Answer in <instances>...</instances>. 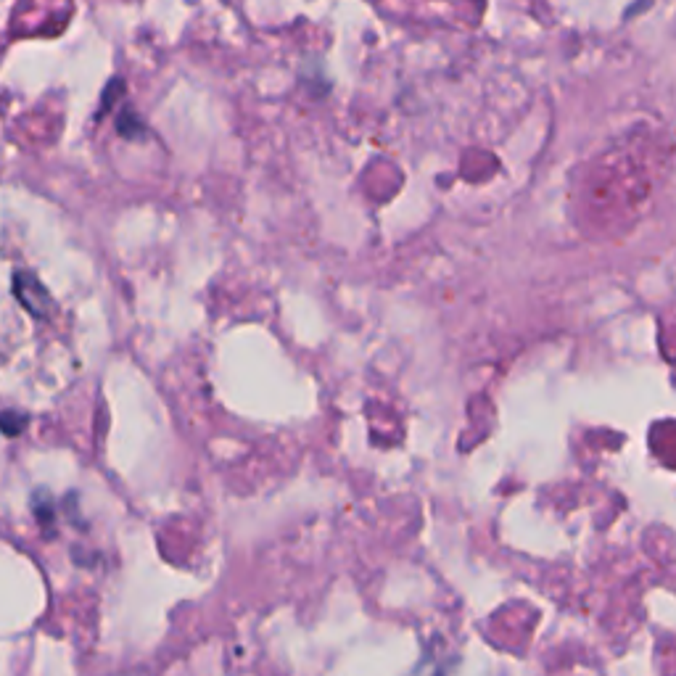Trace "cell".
I'll return each instance as SVG.
<instances>
[{"label": "cell", "instance_id": "6da1fadb", "mask_svg": "<svg viewBox=\"0 0 676 676\" xmlns=\"http://www.w3.org/2000/svg\"><path fill=\"white\" fill-rule=\"evenodd\" d=\"M11 288H14V296L19 299V304H22L32 317H37V320H51L53 302L43 283L35 278V272L16 270L14 275H11Z\"/></svg>", "mask_w": 676, "mask_h": 676}, {"label": "cell", "instance_id": "7a4b0ae2", "mask_svg": "<svg viewBox=\"0 0 676 676\" xmlns=\"http://www.w3.org/2000/svg\"><path fill=\"white\" fill-rule=\"evenodd\" d=\"M30 507L32 515L37 518V523H40L45 531H51L53 523H56V505H53L51 494L45 492V489H37V492L32 494Z\"/></svg>", "mask_w": 676, "mask_h": 676}, {"label": "cell", "instance_id": "3957f363", "mask_svg": "<svg viewBox=\"0 0 676 676\" xmlns=\"http://www.w3.org/2000/svg\"><path fill=\"white\" fill-rule=\"evenodd\" d=\"M27 426H30V415L22 410H3L0 412V434L3 436H11V439H16V436H22L24 431H27Z\"/></svg>", "mask_w": 676, "mask_h": 676}, {"label": "cell", "instance_id": "277c9868", "mask_svg": "<svg viewBox=\"0 0 676 676\" xmlns=\"http://www.w3.org/2000/svg\"><path fill=\"white\" fill-rule=\"evenodd\" d=\"M117 130H119V135H125V138H130V140L140 138V135H143V122L135 117L133 111H125V114L117 119Z\"/></svg>", "mask_w": 676, "mask_h": 676}]
</instances>
